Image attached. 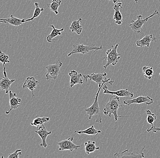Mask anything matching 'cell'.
Wrapping results in <instances>:
<instances>
[{"mask_svg": "<svg viewBox=\"0 0 160 158\" xmlns=\"http://www.w3.org/2000/svg\"><path fill=\"white\" fill-rule=\"evenodd\" d=\"M158 1H159V2H160V0H158Z\"/></svg>", "mask_w": 160, "mask_h": 158, "instance_id": "cell-34", "label": "cell"}, {"mask_svg": "<svg viewBox=\"0 0 160 158\" xmlns=\"http://www.w3.org/2000/svg\"><path fill=\"white\" fill-rule=\"evenodd\" d=\"M82 18H79L78 20H75L73 21L71 24L69 29L72 33H76L77 34L80 35L82 31V26L80 24V23L82 22Z\"/></svg>", "mask_w": 160, "mask_h": 158, "instance_id": "cell-20", "label": "cell"}, {"mask_svg": "<svg viewBox=\"0 0 160 158\" xmlns=\"http://www.w3.org/2000/svg\"><path fill=\"white\" fill-rule=\"evenodd\" d=\"M70 77V85L71 88H72L77 84L82 85L83 84L82 74H78L75 70H72L69 73Z\"/></svg>", "mask_w": 160, "mask_h": 158, "instance_id": "cell-16", "label": "cell"}, {"mask_svg": "<svg viewBox=\"0 0 160 158\" xmlns=\"http://www.w3.org/2000/svg\"><path fill=\"white\" fill-rule=\"evenodd\" d=\"M49 117H39V115H38L33 120L32 122L31 123V125L32 126H34L36 127H38L41 125H43L45 123H48V122L49 121Z\"/></svg>", "mask_w": 160, "mask_h": 158, "instance_id": "cell-24", "label": "cell"}, {"mask_svg": "<svg viewBox=\"0 0 160 158\" xmlns=\"http://www.w3.org/2000/svg\"><path fill=\"white\" fill-rule=\"evenodd\" d=\"M146 114L147 115V121L152 126H153V123L157 120V116L154 114L152 113L150 110H147L146 111Z\"/></svg>", "mask_w": 160, "mask_h": 158, "instance_id": "cell-28", "label": "cell"}, {"mask_svg": "<svg viewBox=\"0 0 160 158\" xmlns=\"http://www.w3.org/2000/svg\"><path fill=\"white\" fill-rule=\"evenodd\" d=\"M16 96L17 94L15 93H13L12 91L10 90L9 92L10 109L8 111L6 112L7 115H8L12 110H16L20 106L22 99L16 97Z\"/></svg>", "mask_w": 160, "mask_h": 158, "instance_id": "cell-13", "label": "cell"}, {"mask_svg": "<svg viewBox=\"0 0 160 158\" xmlns=\"http://www.w3.org/2000/svg\"><path fill=\"white\" fill-rule=\"evenodd\" d=\"M154 102V100L149 96H140L137 98L131 100H126L123 102V104L127 105H130L132 104H145L147 105H150Z\"/></svg>", "mask_w": 160, "mask_h": 158, "instance_id": "cell-9", "label": "cell"}, {"mask_svg": "<svg viewBox=\"0 0 160 158\" xmlns=\"http://www.w3.org/2000/svg\"><path fill=\"white\" fill-rule=\"evenodd\" d=\"M122 107H123V105L121 103L119 97L118 96L115 98L112 97L110 98L109 101L105 105L103 110L104 114L105 115H109L110 117H111L112 115H113L116 122L118 121L119 118L128 117V116L118 115V110Z\"/></svg>", "mask_w": 160, "mask_h": 158, "instance_id": "cell-1", "label": "cell"}, {"mask_svg": "<svg viewBox=\"0 0 160 158\" xmlns=\"http://www.w3.org/2000/svg\"><path fill=\"white\" fill-rule=\"evenodd\" d=\"M147 131L148 132H150L151 131L153 132L154 133H158L160 131V128L156 127L154 126H152V127L148 128L147 130Z\"/></svg>", "mask_w": 160, "mask_h": 158, "instance_id": "cell-31", "label": "cell"}, {"mask_svg": "<svg viewBox=\"0 0 160 158\" xmlns=\"http://www.w3.org/2000/svg\"><path fill=\"white\" fill-rule=\"evenodd\" d=\"M37 129L38 130L35 131V133L39 135L42 140V143L40 144V146L46 148L48 147V144L46 142V139L48 136L52 134V131H48L44 125V124L38 127Z\"/></svg>", "mask_w": 160, "mask_h": 158, "instance_id": "cell-12", "label": "cell"}, {"mask_svg": "<svg viewBox=\"0 0 160 158\" xmlns=\"http://www.w3.org/2000/svg\"><path fill=\"white\" fill-rule=\"evenodd\" d=\"M62 3L61 0H52V3L48 4L47 5L50 8V10L53 12L56 15L58 14V8Z\"/></svg>", "mask_w": 160, "mask_h": 158, "instance_id": "cell-25", "label": "cell"}, {"mask_svg": "<svg viewBox=\"0 0 160 158\" xmlns=\"http://www.w3.org/2000/svg\"><path fill=\"white\" fill-rule=\"evenodd\" d=\"M157 41V38L154 37L152 34L147 35L141 39L138 40L136 42V45L138 47H149L150 44L152 42H156Z\"/></svg>", "mask_w": 160, "mask_h": 158, "instance_id": "cell-19", "label": "cell"}, {"mask_svg": "<svg viewBox=\"0 0 160 158\" xmlns=\"http://www.w3.org/2000/svg\"><path fill=\"white\" fill-rule=\"evenodd\" d=\"M35 9L34 12V14L33 15L32 17V18H29L26 19L25 21L26 22H30V21H32L35 18H38L39 16L41 14V13L42 11H44V8H40L39 7V3H35Z\"/></svg>", "mask_w": 160, "mask_h": 158, "instance_id": "cell-26", "label": "cell"}, {"mask_svg": "<svg viewBox=\"0 0 160 158\" xmlns=\"http://www.w3.org/2000/svg\"><path fill=\"white\" fill-rule=\"evenodd\" d=\"M25 19L26 18L23 19L18 18H16L13 15H11L10 18L1 19L0 22L2 23H4L9 24L11 25L18 27L23 23H26Z\"/></svg>", "mask_w": 160, "mask_h": 158, "instance_id": "cell-18", "label": "cell"}, {"mask_svg": "<svg viewBox=\"0 0 160 158\" xmlns=\"http://www.w3.org/2000/svg\"><path fill=\"white\" fill-rule=\"evenodd\" d=\"M22 150H17L14 152L10 154L8 156V158H18L19 156L22 155Z\"/></svg>", "mask_w": 160, "mask_h": 158, "instance_id": "cell-30", "label": "cell"}, {"mask_svg": "<svg viewBox=\"0 0 160 158\" xmlns=\"http://www.w3.org/2000/svg\"><path fill=\"white\" fill-rule=\"evenodd\" d=\"M103 89L104 90L103 94H109L112 95H115L118 96L122 97H128L130 98H133L134 96L133 93L129 91L128 89H122L116 91H112L109 90L108 86L104 84Z\"/></svg>", "mask_w": 160, "mask_h": 158, "instance_id": "cell-10", "label": "cell"}, {"mask_svg": "<svg viewBox=\"0 0 160 158\" xmlns=\"http://www.w3.org/2000/svg\"><path fill=\"white\" fill-rule=\"evenodd\" d=\"M4 77L0 80V88L1 90H5L6 94L9 93L8 90L11 85L16 81L15 79L10 80L8 78L6 72V66L3 67Z\"/></svg>", "mask_w": 160, "mask_h": 158, "instance_id": "cell-11", "label": "cell"}, {"mask_svg": "<svg viewBox=\"0 0 160 158\" xmlns=\"http://www.w3.org/2000/svg\"><path fill=\"white\" fill-rule=\"evenodd\" d=\"M118 44L112 45L111 48L109 49L106 52L107 56L103 58L104 59L107 60V64L103 66L104 70H106L107 68L110 65L115 66L118 63L121 58L120 56L122 55L121 54H118Z\"/></svg>", "mask_w": 160, "mask_h": 158, "instance_id": "cell-3", "label": "cell"}, {"mask_svg": "<svg viewBox=\"0 0 160 158\" xmlns=\"http://www.w3.org/2000/svg\"><path fill=\"white\" fill-rule=\"evenodd\" d=\"M103 48L102 46L97 47L95 45H86L82 44H73V49L72 52H69L68 56L70 57L74 54H87L90 51L94 50L93 53L96 51L99 50Z\"/></svg>", "mask_w": 160, "mask_h": 158, "instance_id": "cell-6", "label": "cell"}, {"mask_svg": "<svg viewBox=\"0 0 160 158\" xmlns=\"http://www.w3.org/2000/svg\"><path fill=\"white\" fill-rule=\"evenodd\" d=\"M74 138H69L67 140H63L58 143V145L59 147V150L64 151L69 150L72 151L75 150H77L79 148L84 146V145H77L74 143H73Z\"/></svg>", "mask_w": 160, "mask_h": 158, "instance_id": "cell-8", "label": "cell"}, {"mask_svg": "<svg viewBox=\"0 0 160 158\" xmlns=\"http://www.w3.org/2000/svg\"><path fill=\"white\" fill-rule=\"evenodd\" d=\"M122 5V3L119 2L116 3V4L113 7L115 11L113 19L115 20V23L118 25L122 24L123 23L122 16L120 12L121 8H123Z\"/></svg>", "mask_w": 160, "mask_h": 158, "instance_id": "cell-17", "label": "cell"}, {"mask_svg": "<svg viewBox=\"0 0 160 158\" xmlns=\"http://www.w3.org/2000/svg\"><path fill=\"white\" fill-rule=\"evenodd\" d=\"M158 15L160 16L159 13L157 10H156L151 15L143 19V16L142 15L137 16V20H136L131 21V24L129 25L130 28L133 31L137 33H141L142 27L144 24H145L148 20L154 16Z\"/></svg>", "mask_w": 160, "mask_h": 158, "instance_id": "cell-5", "label": "cell"}, {"mask_svg": "<svg viewBox=\"0 0 160 158\" xmlns=\"http://www.w3.org/2000/svg\"><path fill=\"white\" fill-rule=\"evenodd\" d=\"M103 85H102L101 86L99 87L98 90L96 94L95 100L92 105L90 107L85 109V111L88 115L89 119L91 120L92 118L94 117L96 119V122L98 123L102 122V117L101 115L99 106L98 96L100 91Z\"/></svg>", "mask_w": 160, "mask_h": 158, "instance_id": "cell-2", "label": "cell"}, {"mask_svg": "<svg viewBox=\"0 0 160 158\" xmlns=\"http://www.w3.org/2000/svg\"><path fill=\"white\" fill-rule=\"evenodd\" d=\"M9 58V57L8 55L3 53L2 51L0 52V62L3 64V67L6 66V64L10 63Z\"/></svg>", "mask_w": 160, "mask_h": 158, "instance_id": "cell-29", "label": "cell"}, {"mask_svg": "<svg viewBox=\"0 0 160 158\" xmlns=\"http://www.w3.org/2000/svg\"></svg>", "mask_w": 160, "mask_h": 158, "instance_id": "cell-35", "label": "cell"}, {"mask_svg": "<svg viewBox=\"0 0 160 158\" xmlns=\"http://www.w3.org/2000/svg\"><path fill=\"white\" fill-rule=\"evenodd\" d=\"M108 1H112L113 3L115 4L117 3H118V0H108Z\"/></svg>", "mask_w": 160, "mask_h": 158, "instance_id": "cell-32", "label": "cell"}, {"mask_svg": "<svg viewBox=\"0 0 160 158\" xmlns=\"http://www.w3.org/2000/svg\"><path fill=\"white\" fill-rule=\"evenodd\" d=\"M62 65L61 61L58 60L55 64L47 66L46 67L47 72L46 75V80L57 79L58 75L61 73L60 69Z\"/></svg>", "mask_w": 160, "mask_h": 158, "instance_id": "cell-7", "label": "cell"}, {"mask_svg": "<svg viewBox=\"0 0 160 158\" xmlns=\"http://www.w3.org/2000/svg\"><path fill=\"white\" fill-rule=\"evenodd\" d=\"M84 146L85 151L88 155H89L90 153L94 152L97 150L100 149L99 147L96 146V142L92 141H88L85 143Z\"/></svg>", "mask_w": 160, "mask_h": 158, "instance_id": "cell-22", "label": "cell"}, {"mask_svg": "<svg viewBox=\"0 0 160 158\" xmlns=\"http://www.w3.org/2000/svg\"><path fill=\"white\" fill-rule=\"evenodd\" d=\"M75 133L81 134H84L86 135H97L98 134L102 133V131L99 130H97L95 129L94 125H92L90 127L82 131H75Z\"/></svg>", "mask_w": 160, "mask_h": 158, "instance_id": "cell-23", "label": "cell"}, {"mask_svg": "<svg viewBox=\"0 0 160 158\" xmlns=\"http://www.w3.org/2000/svg\"><path fill=\"white\" fill-rule=\"evenodd\" d=\"M107 74L106 73H98L94 74L93 73L91 75H84L83 77L84 78L85 82L87 83L88 80L89 79L90 81H93L98 85V87L104 85L105 83H108L112 85L114 82V80H112L107 77Z\"/></svg>", "mask_w": 160, "mask_h": 158, "instance_id": "cell-4", "label": "cell"}, {"mask_svg": "<svg viewBox=\"0 0 160 158\" xmlns=\"http://www.w3.org/2000/svg\"><path fill=\"white\" fill-rule=\"evenodd\" d=\"M49 26L52 28L53 30L48 36H47V40L49 43H51L53 41L58 40V39H55L54 38L57 36L61 35L62 34L61 32L63 31L64 28H62L61 29H58L56 28L55 26L53 25H49Z\"/></svg>", "mask_w": 160, "mask_h": 158, "instance_id": "cell-21", "label": "cell"}, {"mask_svg": "<svg viewBox=\"0 0 160 158\" xmlns=\"http://www.w3.org/2000/svg\"><path fill=\"white\" fill-rule=\"evenodd\" d=\"M135 3H138V0H134Z\"/></svg>", "mask_w": 160, "mask_h": 158, "instance_id": "cell-33", "label": "cell"}, {"mask_svg": "<svg viewBox=\"0 0 160 158\" xmlns=\"http://www.w3.org/2000/svg\"><path fill=\"white\" fill-rule=\"evenodd\" d=\"M145 146L144 147L142 150L140 152L133 153L130 151L128 150H126L122 153H117L114 155V157L118 158H144L145 157L144 154L142 151L145 149Z\"/></svg>", "mask_w": 160, "mask_h": 158, "instance_id": "cell-14", "label": "cell"}, {"mask_svg": "<svg viewBox=\"0 0 160 158\" xmlns=\"http://www.w3.org/2000/svg\"><path fill=\"white\" fill-rule=\"evenodd\" d=\"M39 84L40 82L36 79L35 77H28L23 85L22 88L23 89H28L31 91L32 93V97H34V90Z\"/></svg>", "mask_w": 160, "mask_h": 158, "instance_id": "cell-15", "label": "cell"}, {"mask_svg": "<svg viewBox=\"0 0 160 158\" xmlns=\"http://www.w3.org/2000/svg\"><path fill=\"white\" fill-rule=\"evenodd\" d=\"M143 74L145 78L149 80L152 79L153 75V68L152 67L144 66L142 68Z\"/></svg>", "mask_w": 160, "mask_h": 158, "instance_id": "cell-27", "label": "cell"}]
</instances>
